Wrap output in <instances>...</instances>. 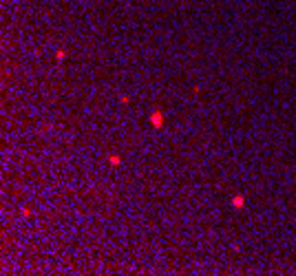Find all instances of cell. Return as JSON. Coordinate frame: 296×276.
<instances>
[{
	"label": "cell",
	"instance_id": "7a4b0ae2",
	"mask_svg": "<svg viewBox=\"0 0 296 276\" xmlns=\"http://www.w3.org/2000/svg\"><path fill=\"white\" fill-rule=\"evenodd\" d=\"M234 206H237V208H241V206H243V199H241V197H237V199H234Z\"/></svg>",
	"mask_w": 296,
	"mask_h": 276
},
{
	"label": "cell",
	"instance_id": "6da1fadb",
	"mask_svg": "<svg viewBox=\"0 0 296 276\" xmlns=\"http://www.w3.org/2000/svg\"><path fill=\"white\" fill-rule=\"evenodd\" d=\"M150 122H153L155 126H161V113H159V110H155L153 117H150Z\"/></svg>",
	"mask_w": 296,
	"mask_h": 276
}]
</instances>
